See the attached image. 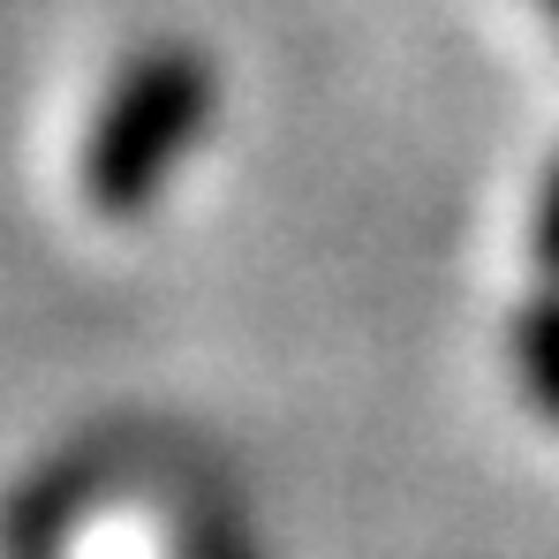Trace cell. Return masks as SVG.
<instances>
[{"instance_id":"2","label":"cell","mask_w":559,"mask_h":559,"mask_svg":"<svg viewBox=\"0 0 559 559\" xmlns=\"http://www.w3.org/2000/svg\"><path fill=\"white\" fill-rule=\"evenodd\" d=\"M98 484H106V468H98L92 454L46 462L15 499H8V514H0V559H69V537H76V522L92 514Z\"/></svg>"},{"instance_id":"5","label":"cell","mask_w":559,"mask_h":559,"mask_svg":"<svg viewBox=\"0 0 559 559\" xmlns=\"http://www.w3.org/2000/svg\"><path fill=\"white\" fill-rule=\"evenodd\" d=\"M545 8H552V23H559V0H545Z\"/></svg>"},{"instance_id":"4","label":"cell","mask_w":559,"mask_h":559,"mask_svg":"<svg viewBox=\"0 0 559 559\" xmlns=\"http://www.w3.org/2000/svg\"><path fill=\"white\" fill-rule=\"evenodd\" d=\"M530 258H537L545 287H559V159H552V175H545V189H537V219H530Z\"/></svg>"},{"instance_id":"3","label":"cell","mask_w":559,"mask_h":559,"mask_svg":"<svg viewBox=\"0 0 559 559\" xmlns=\"http://www.w3.org/2000/svg\"><path fill=\"white\" fill-rule=\"evenodd\" d=\"M507 364H514L522 401H530L545 424H559V287H545L537 302L514 310V325H507Z\"/></svg>"},{"instance_id":"1","label":"cell","mask_w":559,"mask_h":559,"mask_svg":"<svg viewBox=\"0 0 559 559\" xmlns=\"http://www.w3.org/2000/svg\"><path fill=\"white\" fill-rule=\"evenodd\" d=\"M212 98H219V76L204 46L159 38L129 53V69L98 98L92 136H84V204L98 219H144L167 197V182L182 175V159L212 121Z\"/></svg>"}]
</instances>
